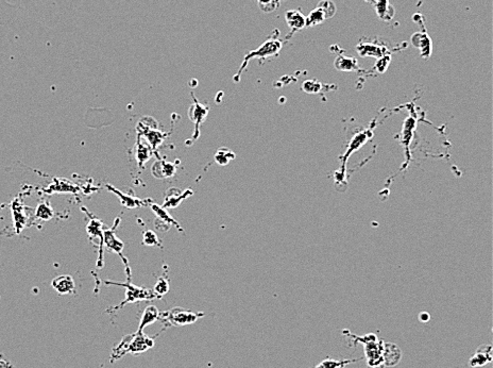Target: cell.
<instances>
[{
    "label": "cell",
    "instance_id": "obj_1",
    "mask_svg": "<svg viewBox=\"0 0 493 368\" xmlns=\"http://www.w3.org/2000/svg\"><path fill=\"white\" fill-rule=\"evenodd\" d=\"M154 346L153 339L150 336L144 334L143 332H136L130 335L124 336V339L120 343L114 347L112 351V362L116 361L122 357L128 352L132 354H139L147 351L148 349L152 348Z\"/></svg>",
    "mask_w": 493,
    "mask_h": 368
},
{
    "label": "cell",
    "instance_id": "obj_2",
    "mask_svg": "<svg viewBox=\"0 0 493 368\" xmlns=\"http://www.w3.org/2000/svg\"><path fill=\"white\" fill-rule=\"evenodd\" d=\"M204 316V313H195L189 310L182 308H174L165 313H160L159 318L163 321H168L169 324L176 325V327H183V325L191 324L196 322L199 318Z\"/></svg>",
    "mask_w": 493,
    "mask_h": 368
},
{
    "label": "cell",
    "instance_id": "obj_3",
    "mask_svg": "<svg viewBox=\"0 0 493 368\" xmlns=\"http://www.w3.org/2000/svg\"><path fill=\"white\" fill-rule=\"evenodd\" d=\"M282 50V43L277 39H268L266 40L263 45H261L259 48L254 51H251L250 54H248L244 58V61L242 63V65L240 69L237 71V75L235 77V81H238L240 78V75L242 70L245 68L247 64H248L249 61L251 59H265L269 57H274L280 54V51Z\"/></svg>",
    "mask_w": 493,
    "mask_h": 368
},
{
    "label": "cell",
    "instance_id": "obj_4",
    "mask_svg": "<svg viewBox=\"0 0 493 368\" xmlns=\"http://www.w3.org/2000/svg\"><path fill=\"white\" fill-rule=\"evenodd\" d=\"M105 283L106 284L120 285V287L126 288V290H127L126 299L121 302L120 306H118L116 309H121L122 307L126 306L127 303H130V302L142 301V300H152V299L158 298L154 294L153 290H149L146 288H139V287L133 285V284H131L130 281H128L126 283H117V282H112V281L111 282L105 281Z\"/></svg>",
    "mask_w": 493,
    "mask_h": 368
},
{
    "label": "cell",
    "instance_id": "obj_5",
    "mask_svg": "<svg viewBox=\"0 0 493 368\" xmlns=\"http://www.w3.org/2000/svg\"><path fill=\"white\" fill-rule=\"evenodd\" d=\"M118 223H120V218H117L115 220V225L113 226V228L103 230V245L106 247V249L114 252V254H116V255H118L122 259L125 265H126V268H128L127 269L128 272L130 273V271H129L128 260L122 255V250H124L125 245H124L122 241L116 236V233H115V230H116V227H117V225H118Z\"/></svg>",
    "mask_w": 493,
    "mask_h": 368
},
{
    "label": "cell",
    "instance_id": "obj_6",
    "mask_svg": "<svg viewBox=\"0 0 493 368\" xmlns=\"http://www.w3.org/2000/svg\"><path fill=\"white\" fill-rule=\"evenodd\" d=\"M192 98H194V103L191 104L188 110V117L195 125L194 136H192V140L195 141L199 138L200 126L207 119L210 108L208 106H204V104H201L200 102H198V100L195 98L194 95H192Z\"/></svg>",
    "mask_w": 493,
    "mask_h": 368
},
{
    "label": "cell",
    "instance_id": "obj_7",
    "mask_svg": "<svg viewBox=\"0 0 493 368\" xmlns=\"http://www.w3.org/2000/svg\"><path fill=\"white\" fill-rule=\"evenodd\" d=\"M356 51L357 54L362 58L370 57V58H377V59H380L386 55H389L390 52L388 47L383 46L381 44H378L377 42H371V40H367V42L360 40V43L356 46Z\"/></svg>",
    "mask_w": 493,
    "mask_h": 368
},
{
    "label": "cell",
    "instance_id": "obj_8",
    "mask_svg": "<svg viewBox=\"0 0 493 368\" xmlns=\"http://www.w3.org/2000/svg\"><path fill=\"white\" fill-rule=\"evenodd\" d=\"M410 42H412V44L414 47H416L420 50V54H421L422 58L428 59L431 57L432 51H433V42H432L430 35L427 34L426 29L424 27H423L422 31H418V32H415L412 35Z\"/></svg>",
    "mask_w": 493,
    "mask_h": 368
},
{
    "label": "cell",
    "instance_id": "obj_9",
    "mask_svg": "<svg viewBox=\"0 0 493 368\" xmlns=\"http://www.w3.org/2000/svg\"><path fill=\"white\" fill-rule=\"evenodd\" d=\"M106 188H108V190L110 192L114 193L117 197H118V199H119V201L121 202V205L125 206L128 209L142 208V207H145V206L151 205V200H150V199H147V200H144V199H141V198L133 197L131 195H127V194L118 191V190H117V188H115L114 186H112L110 184H106Z\"/></svg>",
    "mask_w": 493,
    "mask_h": 368
},
{
    "label": "cell",
    "instance_id": "obj_10",
    "mask_svg": "<svg viewBox=\"0 0 493 368\" xmlns=\"http://www.w3.org/2000/svg\"><path fill=\"white\" fill-rule=\"evenodd\" d=\"M372 135L371 133V129L367 130V131H363V132H360L358 134L355 135V138L353 139L351 142H350V145H349V148H348V151L345 153V155L342 156V166H341V176L344 177L345 176V171H346V163L348 161V157L354 152L356 151L357 149H359L360 147L367 143L368 139L370 138V136Z\"/></svg>",
    "mask_w": 493,
    "mask_h": 368
},
{
    "label": "cell",
    "instance_id": "obj_11",
    "mask_svg": "<svg viewBox=\"0 0 493 368\" xmlns=\"http://www.w3.org/2000/svg\"><path fill=\"white\" fill-rule=\"evenodd\" d=\"M51 287L60 295H67V294L76 293V284H74L72 277L68 275H62L53 279L51 282Z\"/></svg>",
    "mask_w": 493,
    "mask_h": 368
},
{
    "label": "cell",
    "instance_id": "obj_12",
    "mask_svg": "<svg viewBox=\"0 0 493 368\" xmlns=\"http://www.w3.org/2000/svg\"><path fill=\"white\" fill-rule=\"evenodd\" d=\"M192 195L191 190H186V191H180L178 188H170L167 191L166 197H165V202L162 206L164 209L166 208H177L184 199L188 198L189 196Z\"/></svg>",
    "mask_w": 493,
    "mask_h": 368
},
{
    "label": "cell",
    "instance_id": "obj_13",
    "mask_svg": "<svg viewBox=\"0 0 493 368\" xmlns=\"http://www.w3.org/2000/svg\"><path fill=\"white\" fill-rule=\"evenodd\" d=\"M373 6H374L375 13H377L378 17L381 20H383V22L388 23L393 19L395 10L390 5L389 0H375Z\"/></svg>",
    "mask_w": 493,
    "mask_h": 368
},
{
    "label": "cell",
    "instance_id": "obj_14",
    "mask_svg": "<svg viewBox=\"0 0 493 368\" xmlns=\"http://www.w3.org/2000/svg\"><path fill=\"white\" fill-rule=\"evenodd\" d=\"M285 18L292 32H297V31L302 30L304 27H306V17L300 10H291V11H287Z\"/></svg>",
    "mask_w": 493,
    "mask_h": 368
},
{
    "label": "cell",
    "instance_id": "obj_15",
    "mask_svg": "<svg viewBox=\"0 0 493 368\" xmlns=\"http://www.w3.org/2000/svg\"><path fill=\"white\" fill-rule=\"evenodd\" d=\"M177 172L176 165L167 163L163 160H158L155 162V164L152 166V174L155 178L157 179H165L173 177Z\"/></svg>",
    "mask_w": 493,
    "mask_h": 368
},
{
    "label": "cell",
    "instance_id": "obj_16",
    "mask_svg": "<svg viewBox=\"0 0 493 368\" xmlns=\"http://www.w3.org/2000/svg\"><path fill=\"white\" fill-rule=\"evenodd\" d=\"M160 312L155 306H148L145 311L143 312V315L141 317V322L138 325L137 332H143L146 327H148L149 324L154 323L156 320L159 319Z\"/></svg>",
    "mask_w": 493,
    "mask_h": 368
},
{
    "label": "cell",
    "instance_id": "obj_17",
    "mask_svg": "<svg viewBox=\"0 0 493 368\" xmlns=\"http://www.w3.org/2000/svg\"><path fill=\"white\" fill-rule=\"evenodd\" d=\"M151 210H152V212L156 215V217L160 220V222L164 223L165 225H167L168 228H170L171 226H175L178 230L183 232V229L181 228L180 224L166 211V209H164L163 207H159L156 203H151Z\"/></svg>",
    "mask_w": 493,
    "mask_h": 368
},
{
    "label": "cell",
    "instance_id": "obj_18",
    "mask_svg": "<svg viewBox=\"0 0 493 368\" xmlns=\"http://www.w3.org/2000/svg\"><path fill=\"white\" fill-rule=\"evenodd\" d=\"M491 346L487 345L485 347H480V348L476 351L475 355L470 360V366L472 367H480L487 365L489 362H491L492 356H491Z\"/></svg>",
    "mask_w": 493,
    "mask_h": 368
},
{
    "label": "cell",
    "instance_id": "obj_19",
    "mask_svg": "<svg viewBox=\"0 0 493 368\" xmlns=\"http://www.w3.org/2000/svg\"><path fill=\"white\" fill-rule=\"evenodd\" d=\"M151 155H152V149L150 148V146L148 144L143 143L142 139L138 136L136 148H135V157L138 162L139 167H143L144 164H146L150 160Z\"/></svg>",
    "mask_w": 493,
    "mask_h": 368
},
{
    "label": "cell",
    "instance_id": "obj_20",
    "mask_svg": "<svg viewBox=\"0 0 493 368\" xmlns=\"http://www.w3.org/2000/svg\"><path fill=\"white\" fill-rule=\"evenodd\" d=\"M334 66L340 71H355L358 70V62L353 57L338 56L334 62Z\"/></svg>",
    "mask_w": 493,
    "mask_h": 368
},
{
    "label": "cell",
    "instance_id": "obj_21",
    "mask_svg": "<svg viewBox=\"0 0 493 368\" xmlns=\"http://www.w3.org/2000/svg\"><path fill=\"white\" fill-rule=\"evenodd\" d=\"M50 190L71 194H77V192H79L78 186L66 180V179H55V183L50 185Z\"/></svg>",
    "mask_w": 493,
    "mask_h": 368
},
{
    "label": "cell",
    "instance_id": "obj_22",
    "mask_svg": "<svg viewBox=\"0 0 493 368\" xmlns=\"http://www.w3.org/2000/svg\"><path fill=\"white\" fill-rule=\"evenodd\" d=\"M325 19H326V16H325L324 12L320 8L317 7L306 17V27H314V26L320 25V24H322Z\"/></svg>",
    "mask_w": 493,
    "mask_h": 368
},
{
    "label": "cell",
    "instance_id": "obj_23",
    "mask_svg": "<svg viewBox=\"0 0 493 368\" xmlns=\"http://www.w3.org/2000/svg\"><path fill=\"white\" fill-rule=\"evenodd\" d=\"M235 159V153L228 148H219L215 154V161L221 166L227 165L230 161Z\"/></svg>",
    "mask_w": 493,
    "mask_h": 368
},
{
    "label": "cell",
    "instance_id": "obj_24",
    "mask_svg": "<svg viewBox=\"0 0 493 368\" xmlns=\"http://www.w3.org/2000/svg\"><path fill=\"white\" fill-rule=\"evenodd\" d=\"M143 241H144V244L147 246H155V247H159V248L163 247L162 241L159 240V238L157 237L155 232H153V231H151V230H147L146 232H144Z\"/></svg>",
    "mask_w": 493,
    "mask_h": 368
},
{
    "label": "cell",
    "instance_id": "obj_25",
    "mask_svg": "<svg viewBox=\"0 0 493 368\" xmlns=\"http://www.w3.org/2000/svg\"><path fill=\"white\" fill-rule=\"evenodd\" d=\"M168 291H169V281L167 280L166 277H159L153 288L154 294L159 298L160 296L167 294Z\"/></svg>",
    "mask_w": 493,
    "mask_h": 368
},
{
    "label": "cell",
    "instance_id": "obj_26",
    "mask_svg": "<svg viewBox=\"0 0 493 368\" xmlns=\"http://www.w3.org/2000/svg\"><path fill=\"white\" fill-rule=\"evenodd\" d=\"M317 7L320 8L324 12L326 19L333 17L336 13V6L332 0H321Z\"/></svg>",
    "mask_w": 493,
    "mask_h": 368
},
{
    "label": "cell",
    "instance_id": "obj_27",
    "mask_svg": "<svg viewBox=\"0 0 493 368\" xmlns=\"http://www.w3.org/2000/svg\"><path fill=\"white\" fill-rule=\"evenodd\" d=\"M36 216L40 219L49 220L53 216V211L48 203H40L36 209Z\"/></svg>",
    "mask_w": 493,
    "mask_h": 368
},
{
    "label": "cell",
    "instance_id": "obj_28",
    "mask_svg": "<svg viewBox=\"0 0 493 368\" xmlns=\"http://www.w3.org/2000/svg\"><path fill=\"white\" fill-rule=\"evenodd\" d=\"M257 2L264 12H272L280 5L278 0H257Z\"/></svg>",
    "mask_w": 493,
    "mask_h": 368
},
{
    "label": "cell",
    "instance_id": "obj_29",
    "mask_svg": "<svg viewBox=\"0 0 493 368\" xmlns=\"http://www.w3.org/2000/svg\"><path fill=\"white\" fill-rule=\"evenodd\" d=\"M321 87H322V84H321V83L316 82V81H313V80H308V81H305L303 83L302 89L306 93L314 94V93H319L320 90H321Z\"/></svg>",
    "mask_w": 493,
    "mask_h": 368
},
{
    "label": "cell",
    "instance_id": "obj_30",
    "mask_svg": "<svg viewBox=\"0 0 493 368\" xmlns=\"http://www.w3.org/2000/svg\"><path fill=\"white\" fill-rule=\"evenodd\" d=\"M391 61V56L390 55H386L382 58H380L377 62V65H375V69H377L380 73H383L385 72V70L388 68L389 66V63Z\"/></svg>",
    "mask_w": 493,
    "mask_h": 368
},
{
    "label": "cell",
    "instance_id": "obj_31",
    "mask_svg": "<svg viewBox=\"0 0 493 368\" xmlns=\"http://www.w3.org/2000/svg\"><path fill=\"white\" fill-rule=\"evenodd\" d=\"M354 361H356V360H353V361H342V362L335 361V360H326V361L321 363L320 365H318L317 368H342V365L351 363V362H354Z\"/></svg>",
    "mask_w": 493,
    "mask_h": 368
},
{
    "label": "cell",
    "instance_id": "obj_32",
    "mask_svg": "<svg viewBox=\"0 0 493 368\" xmlns=\"http://www.w3.org/2000/svg\"><path fill=\"white\" fill-rule=\"evenodd\" d=\"M419 319L421 322H428L431 319V316H430V314L426 313V312H423L419 315Z\"/></svg>",
    "mask_w": 493,
    "mask_h": 368
},
{
    "label": "cell",
    "instance_id": "obj_33",
    "mask_svg": "<svg viewBox=\"0 0 493 368\" xmlns=\"http://www.w3.org/2000/svg\"><path fill=\"white\" fill-rule=\"evenodd\" d=\"M363 2L367 3V4H371V5H373V4H374V2H375V0H363Z\"/></svg>",
    "mask_w": 493,
    "mask_h": 368
}]
</instances>
